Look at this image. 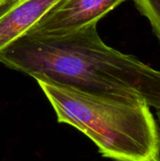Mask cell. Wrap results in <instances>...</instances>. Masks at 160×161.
<instances>
[{
    "instance_id": "obj_1",
    "label": "cell",
    "mask_w": 160,
    "mask_h": 161,
    "mask_svg": "<svg viewBox=\"0 0 160 161\" xmlns=\"http://www.w3.org/2000/svg\"><path fill=\"white\" fill-rule=\"evenodd\" d=\"M0 62L36 81L114 99L142 100L160 110V71L107 45L97 24L58 36L25 34L0 54Z\"/></svg>"
},
{
    "instance_id": "obj_2",
    "label": "cell",
    "mask_w": 160,
    "mask_h": 161,
    "mask_svg": "<svg viewBox=\"0 0 160 161\" xmlns=\"http://www.w3.org/2000/svg\"><path fill=\"white\" fill-rule=\"evenodd\" d=\"M57 120L85 134L113 161H160L159 126L142 100H120L37 81Z\"/></svg>"
},
{
    "instance_id": "obj_3",
    "label": "cell",
    "mask_w": 160,
    "mask_h": 161,
    "mask_svg": "<svg viewBox=\"0 0 160 161\" xmlns=\"http://www.w3.org/2000/svg\"><path fill=\"white\" fill-rule=\"evenodd\" d=\"M126 0H62L26 33L32 36L63 35L97 24Z\"/></svg>"
},
{
    "instance_id": "obj_4",
    "label": "cell",
    "mask_w": 160,
    "mask_h": 161,
    "mask_svg": "<svg viewBox=\"0 0 160 161\" xmlns=\"http://www.w3.org/2000/svg\"><path fill=\"white\" fill-rule=\"evenodd\" d=\"M62 0H14L0 8V54Z\"/></svg>"
},
{
    "instance_id": "obj_5",
    "label": "cell",
    "mask_w": 160,
    "mask_h": 161,
    "mask_svg": "<svg viewBox=\"0 0 160 161\" xmlns=\"http://www.w3.org/2000/svg\"><path fill=\"white\" fill-rule=\"evenodd\" d=\"M139 12L147 19L160 43V0H132Z\"/></svg>"
},
{
    "instance_id": "obj_6",
    "label": "cell",
    "mask_w": 160,
    "mask_h": 161,
    "mask_svg": "<svg viewBox=\"0 0 160 161\" xmlns=\"http://www.w3.org/2000/svg\"><path fill=\"white\" fill-rule=\"evenodd\" d=\"M11 1H14V0H0V8H2L3 6L7 5L8 3L11 2Z\"/></svg>"
},
{
    "instance_id": "obj_7",
    "label": "cell",
    "mask_w": 160,
    "mask_h": 161,
    "mask_svg": "<svg viewBox=\"0 0 160 161\" xmlns=\"http://www.w3.org/2000/svg\"><path fill=\"white\" fill-rule=\"evenodd\" d=\"M157 120H158V126H159V132H160V110H157Z\"/></svg>"
}]
</instances>
